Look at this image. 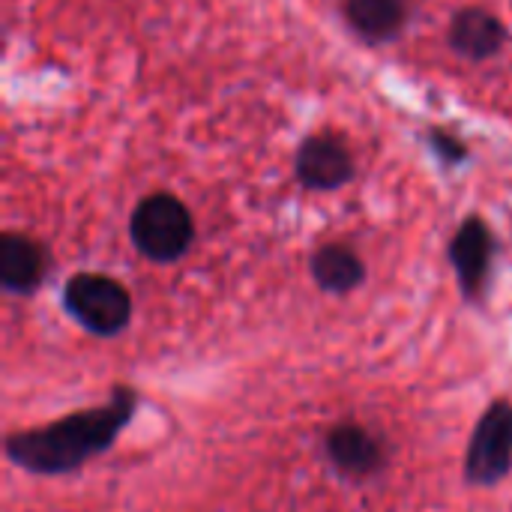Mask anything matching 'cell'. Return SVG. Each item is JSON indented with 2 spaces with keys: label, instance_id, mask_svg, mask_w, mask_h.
<instances>
[{
  "label": "cell",
  "instance_id": "obj_7",
  "mask_svg": "<svg viewBox=\"0 0 512 512\" xmlns=\"http://www.w3.org/2000/svg\"><path fill=\"white\" fill-rule=\"evenodd\" d=\"M492 261V234L480 219H468L453 240V267L465 294H477L486 282Z\"/></svg>",
  "mask_w": 512,
  "mask_h": 512
},
{
  "label": "cell",
  "instance_id": "obj_6",
  "mask_svg": "<svg viewBox=\"0 0 512 512\" xmlns=\"http://www.w3.org/2000/svg\"><path fill=\"white\" fill-rule=\"evenodd\" d=\"M327 453H330L333 465L342 474H351V477L375 474L381 468V462H384L381 441L375 435H369L363 426H354V423L336 426L327 435Z\"/></svg>",
  "mask_w": 512,
  "mask_h": 512
},
{
  "label": "cell",
  "instance_id": "obj_2",
  "mask_svg": "<svg viewBox=\"0 0 512 512\" xmlns=\"http://www.w3.org/2000/svg\"><path fill=\"white\" fill-rule=\"evenodd\" d=\"M132 240L150 261H177L192 243V216L174 195L156 192L132 213Z\"/></svg>",
  "mask_w": 512,
  "mask_h": 512
},
{
  "label": "cell",
  "instance_id": "obj_3",
  "mask_svg": "<svg viewBox=\"0 0 512 512\" xmlns=\"http://www.w3.org/2000/svg\"><path fill=\"white\" fill-rule=\"evenodd\" d=\"M66 309L69 315L96 336H114L129 324L132 300L126 288L108 276L81 273L66 285Z\"/></svg>",
  "mask_w": 512,
  "mask_h": 512
},
{
  "label": "cell",
  "instance_id": "obj_4",
  "mask_svg": "<svg viewBox=\"0 0 512 512\" xmlns=\"http://www.w3.org/2000/svg\"><path fill=\"white\" fill-rule=\"evenodd\" d=\"M512 468V405L495 402L477 423L468 447V480L495 486Z\"/></svg>",
  "mask_w": 512,
  "mask_h": 512
},
{
  "label": "cell",
  "instance_id": "obj_11",
  "mask_svg": "<svg viewBox=\"0 0 512 512\" xmlns=\"http://www.w3.org/2000/svg\"><path fill=\"white\" fill-rule=\"evenodd\" d=\"M348 18L360 33L384 39L402 27L405 0H348Z\"/></svg>",
  "mask_w": 512,
  "mask_h": 512
},
{
  "label": "cell",
  "instance_id": "obj_9",
  "mask_svg": "<svg viewBox=\"0 0 512 512\" xmlns=\"http://www.w3.org/2000/svg\"><path fill=\"white\" fill-rule=\"evenodd\" d=\"M45 270V255L42 249L21 237V234H6L0 243V279L9 291H30L42 279Z\"/></svg>",
  "mask_w": 512,
  "mask_h": 512
},
{
  "label": "cell",
  "instance_id": "obj_8",
  "mask_svg": "<svg viewBox=\"0 0 512 512\" xmlns=\"http://www.w3.org/2000/svg\"><path fill=\"white\" fill-rule=\"evenodd\" d=\"M450 42L459 54L483 60L492 57L501 42H504V27L495 15L483 12V9H465L456 15L453 27H450Z\"/></svg>",
  "mask_w": 512,
  "mask_h": 512
},
{
  "label": "cell",
  "instance_id": "obj_10",
  "mask_svg": "<svg viewBox=\"0 0 512 512\" xmlns=\"http://www.w3.org/2000/svg\"><path fill=\"white\" fill-rule=\"evenodd\" d=\"M312 276L324 291L345 294V291H351V288H357L363 282V264L354 255V249L333 243V246H324L312 258Z\"/></svg>",
  "mask_w": 512,
  "mask_h": 512
},
{
  "label": "cell",
  "instance_id": "obj_5",
  "mask_svg": "<svg viewBox=\"0 0 512 512\" xmlns=\"http://www.w3.org/2000/svg\"><path fill=\"white\" fill-rule=\"evenodd\" d=\"M297 174L309 189H336L351 180L354 156L345 141L333 135H315L297 153Z\"/></svg>",
  "mask_w": 512,
  "mask_h": 512
},
{
  "label": "cell",
  "instance_id": "obj_1",
  "mask_svg": "<svg viewBox=\"0 0 512 512\" xmlns=\"http://www.w3.org/2000/svg\"><path fill=\"white\" fill-rule=\"evenodd\" d=\"M135 411V393L117 390L111 405L63 417L54 426L18 432L6 441V456L36 474H63L111 447Z\"/></svg>",
  "mask_w": 512,
  "mask_h": 512
}]
</instances>
